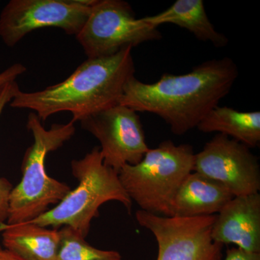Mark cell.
<instances>
[{
  "mask_svg": "<svg viewBox=\"0 0 260 260\" xmlns=\"http://www.w3.org/2000/svg\"><path fill=\"white\" fill-rule=\"evenodd\" d=\"M238 76L237 65L229 57L204 61L185 74L164 73L153 83L135 76L126 83L119 104L155 114L174 134L183 135L218 106Z\"/></svg>",
  "mask_w": 260,
  "mask_h": 260,
  "instance_id": "6da1fadb",
  "label": "cell"
},
{
  "mask_svg": "<svg viewBox=\"0 0 260 260\" xmlns=\"http://www.w3.org/2000/svg\"><path fill=\"white\" fill-rule=\"evenodd\" d=\"M132 47L105 57L88 58L64 81L44 90H19L10 106L34 111L46 121L56 113L73 114V122L119 104L124 86L135 77Z\"/></svg>",
  "mask_w": 260,
  "mask_h": 260,
  "instance_id": "7a4b0ae2",
  "label": "cell"
},
{
  "mask_svg": "<svg viewBox=\"0 0 260 260\" xmlns=\"http://www.w3.org/2000/svg\"><path fill=\"white\" fill-rule=\"evenodd\" d=\"M75 123L53 124L46 129L36 113H30L27 128L31 132L34 143L24 154L22 179L10 195L8 224L30 222L57 205L71 188L48 175L45 168L48 153L60 148L75 133Z\"/></svg>",
  "mask_w": 260,
  "mask_h": 260,
  "instance_id": "3957f363",
  "label": "cell"
},
{
  "mask_svg": "<svg viewBox=\"0 0 260 260\" xmlns=\"http://www.w3.org/2000/svg\"><path fill=\"white\" fill-rule=\"evenodd\" d=\"M71 170L79 182L78 186L52 209L30 222L53 229L69 226L86 238L92 220L99 217V208L104 203L119 202L131 213L133 201L121 185L118 172L104 164L99 147L83 158L73 160Z\"/></svg>",
  "mask_w": 260,
  "mask_h": 260,
  "instance_id": "277c9868",
  "label": "cell"
},
{
  "mask_svg": "<svg viewBox=\"0 0 260 260\" xmlns=\"http://www.w3.org/2000/svg\"><path fill=\"white\" fill-rule=\"evenodd\" d=\"M195 153L188 144L166 140L149 148L135 165L125 164L119 180L132 201L147 213L172 217V204L181 183L194 170Z\"/></svg>",
  "mask_w": 260,
  "mask_h": 260,
  "instance_id": "5b68a950",
  "label": "cell"
},
{
  "mask_svg": "<svg viewBox=\"0 0 260 260\" xmlns=\"http://www.w3.org/2000/svg\"><path fill=\"white\" fill-rule=\"evenodd\" d=\"M88 58L105 57L126 47L160 40L158 28L135 18L123 0H95L88 20L76 36Z\"/></svg>",
  "mask_w": 260,
  "mask_h": 260,
  "instance_id": "8992f818",
  "label": "cell"
},
{
  "mask_svg": "<svg viewBox=\"0 0 260 260\" xmlns=\"http://www.w3.org/2000/svg\"><path fill=\"white\" fill-rule=\"evenodd\" d=\"M95 0H12L0 15V37L14 47L25 36L45 28H60L76 37Z\"/></svg>",
  "mask_w": 260,
  "mask_h": 260,
  "instance_id": "52a82bcc",
  "label": "cell"
},
{
  "mask_svg": "<svg viewBox=\"0 0 260 260\" xmlns=\"http://www.w3.org/2000/svg\"><path fill=\"white\" fill-rule=\"evenodd\" d=\"M135 217L156 239V260H223L224 245L211 237L216 215L165 217L139 210Z\"/></svg>",
  "mask_w": 260,
  "mask_h": 260,
  "instance_id": "ba28073f",
  "label": "cell"
},
{
  "mask_svg": "<svg viewBox=\"0 0 260 260\" xmlns=\"http://www.w3.org/2000/svg\"><path fill=\"white\" fill-rule=\"evenodd\" d=\"M80 122L100 143L104 164L118 173L125 164H138L149 150L140 116L126 106L118 104Z\"/></svg>",
  "mask_w": 260,
  "mask_h": 260,
  "instance_id": "9c48e42d",
  "label": "cell"
},
{
  "mask_svg": "<svg viewBox=\"0 0 260 260\" xmlns=\"http://www.w3.org/2000/svg\"><path fill=\"white\" fill-rule=\"evenodd\" d=\"M193 172L221 183L234 197L260 190L257 157L249 147L225 135H215L195 154Z\"/></svg>",
  "mask_w": 260,
  "mask_h": 260,
  "instance_id": "30bf717a",
  "label": "cell"
},
{
  "mask_svg": "<svg viewBox=\"0 0 260 260\" xmlns=\"http://www.w3.org/2000/svg\"><path fill=\"white\" fill-rule=\"evenodd\" d=\"M211 237L215 242L260 253V194L234 197L216 215Z\"/></svg>",
  "mask_w": 260,
  "mask_h": 260,
  "instance_id": "8fae6325",
  "label": "cell"
},
{
  "mask_svg": "<svg viewBox=\"0 0 260 260\" xmlns=\"http://www.w3.org/2000/svg\"><path fill=\"white\" fill-rule=\"evenodd\" d=\"M221 183L192 172L181 183L172 204V217L192 218L218 214L234 198Z\"/></svg>",
  "mask_w": 260,
  "mask_h": 260,
  "instance_id": "7c38bea8",
  "label": "cell"
},
{
  "mask_svg": "<svg viewBox=\"0 0 260 260\" xmlns=\"http://www.w3.org/2000/svg\"><path fill=\"white\" fill-rule=\"evenodd\" d=\"M5 249L24 260H56L59 231L26 222L0 225Z\"/></svg>",
  "mask_w": 260,
  "mask_h": 260,
  "instance_id": "4fadbf2b",
  "label": "cell"
},
{
  "mask_svg": "<svg viewBox=\"0 0 260 260\" xmlns=\"http://www.w3.org/2000/svg\"><path fill=\"white\" fill-rule=\"evenodd\" d=\"M143 20L156 28L162 24L177 25L189 30L199 40L210 42L216 47H225L229 43L227 38L217 31L210 22L203 0H177L161 13Z\"/></svg>",
  "mask_w": 260,
  "mask_h": 260,
  "instance_id": "5bb4252c",
  "label": "cell"
},
{
  "mask_svg": "<svg viewBox=\"0 0 260 260\" xmlns=\"http://www.w3.org/2000/svg\"><path fill=\"white\" fill-rule=\"evenodd\" d=\"M202 133H218L249 148L260 143V112H239L229 107L213 108L197 126Z\"/></svg>",
  "mask_w": 260,
  "mask_h": 260,
  "instance_id": "9a60e30c",
  "label": "cell"
},
{
  "mask_svg": "<svg viewBox=\"0 0 260 260\" xmlns=\"http://www.w3.org/2000/svg\"><path fill=\"white\" fill-rule=\"evenodd\" d=\"M56 260H121L120 253L97 249L85 238L69 226L61 227Z\"/></svg>",
  "mask_w": 260,
  "mask_h": 260,
  "instance_id": "2e32d148",
  "label": "cell"
},
{
  "mask_svg": "<svg viewBox=\"0 0 260 260\" xmlns=\"http://www.w3.org/2000/svg\"><path fill=\"white\" fill-rule=\"evenodd\" d=\"M19 90L20 88L16 81L6 84L0 89V116L5 106L11 102ZM13 188V184L8 179L0 177V225L8 220L10 195Z\"/></svg>",
  "mask_w": 260,
  "mask_h": 260,
  "instance_id": "e0dca14e",
  "label": "cell"
},
{
  "mask_svg": "<svg viewBox=\"0 0 260 260\" xmlns=\"http://www.w3.org/2000/svg\"><path fill=\"white\" fill-rule=\"evenodd\" d=\"M26 71V68L23 64L16 63L10 66L4 72L0 73V89L6 84L15 81L16 78Z\"/></svg>",
  "mask_w": 260,
  "mask_h": 260,
  "instance_id": "ac0fdd59",
  "label": "cell"
},
{
  "mask_svg": "<svg viewBox=\"0 0 260 260\" xmlns=\"http://www.w3.org/2000/svg\"><path fill=\"white\" fill-rule=\"evenodd\" d=\"M223 260H260V253L249 252L235 246L227 249Z\"/></svg>",
  "mask_w": 260,
  "mask_h": 260,
  "instance_id": "d6986e66",
  "label": "cell"
},
{
  "mask_svg": "<svg viewBox=\"0 0 260 260\" xmlns=\"http://www.w3.org/2000/svg\"><path fill=\"white\" fill-rule=\"evenodd\" d=\"M0 260H24L14 253L0 246Z\"/></svg>",
  "mask_w": 260,
  "mask_h": 260,
  "instance_id": "ffe728a7",
  "label": "cell"
}]
</instances>
